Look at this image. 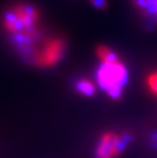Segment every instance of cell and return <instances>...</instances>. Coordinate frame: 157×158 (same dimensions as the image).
Wrapping results in <instances>:
<instances>
[{
    "label": "cell",
    "instance_id": "obj_4",
    "mask_svg": "<svg viewBox=\"0 0 157 158\" xmlns=\"http://www.w3.org/2000/svg\"><path fill=\"white\" fill-rule=\"evenodd\" d=\"M96 54L101 63H114L119 61L118 54L115 52H113L110 48H108L107 46H98L96 49Z\"/></svg>",
    "mask_w": 157,
    "mask_h": 158
},
{
    "label": "cell",
    "instance_id": "obj_3",
    "mask_svg": "<svg viewBox=\"0 0 157 158\" xmlns=\"http://www.w3.org/2000/svg\"><path fill=\"white\" fill-rule=\"evenodd\" d=\"M131 137L129 135H118L115 133L108 132L101 138L96 148L97 158H113L121 154L126 149Z\"/></svg>",
    "mask_w": 157,
    "mask_h": 158
},
{
    "label": "cell",
    "instance_id": "obj_2",
    "mask_svg": "<svg viewBox=\"0 0 157 158\" xmlns=\"http://www.w3.org/2000/svg\"><path fill=\"white\" fill-rule=\"evenodd\" d=\"M66 50V42L60 37L47 39L37 50L34 55V62L37 66L48 69L60 61Z\"/></svg>",
    "mask_w": 157,
    "mask_h": 158
},
{
    "label": "cell",
    "instance_id": "obj_9",
    "mask_svg": "<svg viewBox=\"0 0 157 158\" xmlns=\"http://www.w3.org/2000/svg\"><path fill=\"white\" fill-rule=\"evenodd\" d=\"M136 5L140 8H147V0H135Z\"/></svg>",
    "mask_w": 157,
    "mask_h": 158
},
{
    "label": "cell",
    "instance_id": "obj_6",
    "mask_svg": "<svg viewBox=\"0 0 157 158\" xmlns=\"http://www.w3.org/2000/svg\"><path fill=\"white\" fill-rule=\"evenodd\" d=\"M147 85H148L150 91L157 96V73H152L147 80Z\"/></svg>",
    "mask_w": 157,
    "mask_h": 158
},
{
    "label": "cell",
    "instance_id": "obj_7",
    "mask_svg": "<svg viewBox=\"0 0 157 158\" xmlns=\"http://www.w3.org/2000/svg\"><path fill=\"white\" fill-rule=\"evenodd\" d=\"M90 3L98 9H105L107 8V1L106 0H89Z\"/></svg>",
    "mask_w": 157,
    "mask_h": 158
},
{
    "label": "cell",
    "instance_id": "obj_8",
    "mask_svg": "<svg viewBox=\"0 0 157 158\" xmlns=\"http://www.w3.org/2000/svg\"><path fill=\"white\" fill-rule=\"evenodd\" d=\"M147 10L150 13L157 15V0H147Z\"/></svg>",
    "mask_w": 157,
    "mask_h": 158
},
{
    "label": "cell",
    "instance_id": "obj_5",
    "mask_svg": "<svg viewBox=\"0 0 157 158\" xmlns=\"http://www.w3.org/2000/svg\"><path fill=\"white\" fill-rule=\"evenodd\" d=\"M76 91L83 96L90 97L93 96L96 92V86L95 84L88 79H81L79 80L76 84Z\"/></svg>",
    "mask_w": 157,
    "mask_h": 158
},
{
    "label": "cell",
    "instance_id": "obj_1",
    "mask_svg": "<svg viewBox=\"0 0 157 158\" xmlns=\"http://www.w3.org/2000/svg\"><path fill=\"white\" fill-rule=\"evenodd\" d=\"M98 86L112 99L122 97V89L128 82V70L121 61L101 63L96 73Z\"/></svg>",
    "mask_w": 157,
    "mask_h": 158
}]
</instances>
